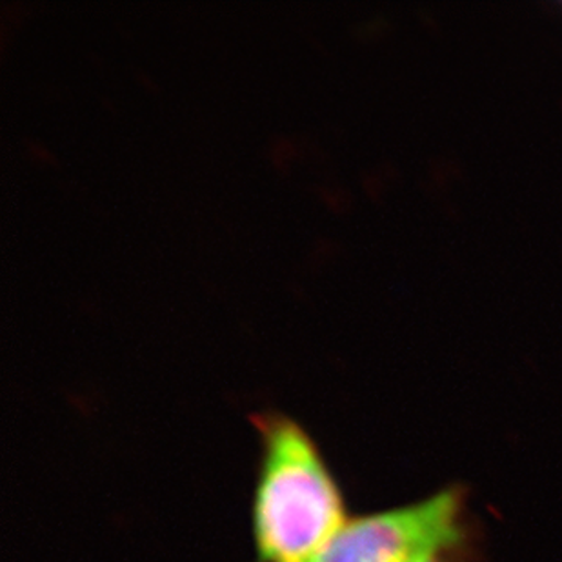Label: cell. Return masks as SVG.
Listing matches in <instances>:
<instances>
[{
	"instance_id": "3",
	"label": "cell",
	"mask_w": 562,
	"mask_h": 562,
	"mask_svg": "<svg viewBox=\"0 0 562 562\" xmlns=\"http://www.w3.org/2000/svg\"><path fill=\"white\" fill-rule=\"evenodd\" d=\"M437 562V561H436Z\"/></svg>"
},
{
	"instance_id": "1",
	"label": "cell",
	"mask_w": 562,
	"mask_h": 562,
	"mask_svg": "<svg viewBox=\"0 0 562 562\" xmlns=\"http://www.w3.org/2000/svg\"><path fill=\"white\" fill-rule=\"evenodd\" d=\"M259 431L254 537L260 562H313L346 520L345 501L308 431L288 415H251Z\"/></svg>"
},
{
	"instance_id": "2",
	"label": "cell",
	"mask_w": 562,
	"mask_h": 562,
	"mask_svg": "<svg viewBox=\"0 0 562 562\" xmlns=\"http://www.w3.org/2000/svg\"><path fill=\"white\" fill-rule=\"evenodd\" d=\"M459 497L451 492L406 508L351 519L313 562H436L461 541Z\"/></svg>"
}]
</instances>
